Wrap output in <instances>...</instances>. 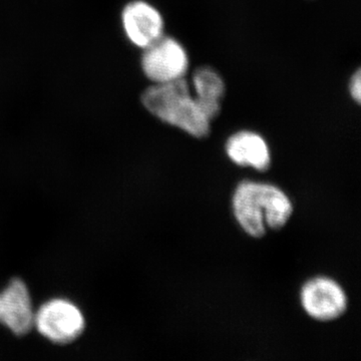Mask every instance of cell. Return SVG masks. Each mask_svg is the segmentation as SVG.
I'll return each instance as SVG.
<instances>
[{
  "label": "cell",
  "mask_w": 361,
  "mask_h": 361,
  "mask_svg": "<svg viewBox=\"0 0 361 361\" xmlns=\"http://www.w3.org/2000/svg\"><path fill=\"white\" fill-rule=\"evenodd\" d=\"M233 209L240 226L254 238L264 236L266 227L281 229L293 213L290 199L281 189L252 180H243L236 188Z\"/></svg>",
  "instance_id": "1"
},
{
  "label": "cell",
  "mask_w": 361,
  "mask_h": 361,
  "mask_svg": "<svg viewBox=\"0 0 361 361\" xmlns=\"http://www.w3.org/2000/svg\"><path fill=\"white\" fill-rule=\"evenodd\" d=\"M142 104L161 122L204 139L211 132V121L202 111L186 78L153 84L142 94Z\"/></svg>",
  "instance_id": "2"
},
{
  "label": "cell",
  "mask_w": 361,
  "mask_h": 361,
  "mask_svg": "<svg viewBox=\"0 0 361 361\" xmlns=\"http://www.w3.org/2000/svg\"><path fill=\"white\" fill-rule=\"evenodd\" d=\"M85 324L84 315L75 304L56 298L42 304L35 312L33 326L49 341L66 344L82 334Z\"/></svg>",
  "instance_id": "3"
},
{
  "label": "cell",
  "mask_w": 361,
  "mask_h": 361,
  "mask_svg": "<svg viewBox=\"0 0 361 361\" xmlns=\"http://www.w3.org/2000/svg\"><path fill=\"white\" fill-rule=\"evenodd\" d=\"M142 73L153 84L184 78L189 71V56L179 40L165 35L144 49Z\"/></svg>",
  "instance_id": "4"
},
{
  "label": "cell",
  "mask_w": 361,
  "mask_h": 361,
  "mask_svg": "<svg viewBox=\"0 0 361 361\" xmlns=\"http://www.w3.org/2000/svg\"><path fill=\"white\" fill-rule=\"evenodd\" d=\"M301 304L310 317L318 322H331L348 308V297L341 285L327 277H317L304 284Z\"/></svg>",
  "instance_id": "5"
},
{
  "label": "cell",
  "mask_w": 361,
  "mask_h": 361,
  "mask_svg": "<svg viewBox=\"0 0 361 361\" xmlns=\"http://www.w3.org/2000/svg\"><path fill=\"white\" fill-rule=\"evenodd\" d=\"M122 25L130 44L142 49L155 44L165 32L160 11L145 0H133L123 7Z\"/></svg>",
  "instance_id": "6"
},
{
  "label": "cell",
  "mask_w": 361,
  "mask_h": 361,
  "mask_svg": "<svg viewBox=\"0 0 361 361\" xmlns=\"http://www.w3.org/2000/svg\"><path fill=\"white\" fill-rule=\"evenodd\" d=\"M0 323L16 336H25L32 329L35 311L32 297L20 278L11 279L0 293Z\"/></svg>",
  "instance_id": "7"
},
{
  "label": "cell",
  "mask_w": 361,
  "mask_h": 361,
  "mask_svg": "<svg viewBox=\"0 0 361 361\" xmlns=\"http://www.w3.org/2000/svg\"><path fill=\"white\" fill-rule=\"evenodd\" d=\"M226 153L240 167L266 172L271 165L269 147L264 137L251 130H240L226 142Z\"/></svg>",
  "instance_id": "8"
},
{
  "label": "cell",
  "mask_w": 361,
  "mask_h": 361,
  "mask_svg": "<svg viewBox=\"0 0 361 361\" xmlns=\"http://www.w3.org/2000/svg\"><path fill=\"white\" fill-rule=\"evenodd\" d=\"M193 97L207 118L213 122L220 115L226 94L224 78L211 66H201L192 78Z\"/></svg>",
  "instance_id": "9"
},
{
  "label": "cell",
  "mask_w": 361,
  "mask_h": 361,
  "mask_svg": "<svg viewBox=\"0 0 361 361\" xmlns=\"http://www.w3.org/2000/svg\"><path fill=\"white\" fill-rule=\"evenodd\" d=\"M349 94L356 104L361 101V71L357 70L353 73L348 85Z\"/></svg>",
  "instance_id": "10"
}]
</instances>
